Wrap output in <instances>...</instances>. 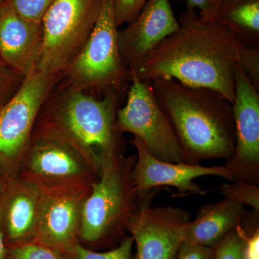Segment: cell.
<instances>
[{
    "label": "cell",
    "instance_id": "6da1fadb",
    "mask_svg": "<svg viewBox=\"0 0 259 259\" xmlns=\"http://www.w3.org/2000/svg\"><path fill=\"white\" fill-rule=\"evenodd\" d=\"M178 21V30L129 70L130 81L170 78L214 90L233 103L235 71L243 44L222 24L204 20L196 10L186 9Z\"/></svg>",
    "mask_w": 259,
    "mask_h": 259
},
{
    "label": "cell",
    "instance_id": "7a4b0ae2",
    "mask_svg": "<svg viewBox=\"0 0 259 259\" xmlns=\"http://www.w3.org/2000/svg\"><path fill=\"white\" fill-rule=\"evenodd\" d=\"M125 97L116 93L95 96L58 80L44 102L32 135L72 148L100 175L107 160L122 153L117 112Z\"/></svg>",
    "mask_w": 259,
    "mask_h": 259
},
{
    "label": "cell",
    "instance_id": "3957f363",
    "mask_svg": "<svg viewBox=\"0 0 259 259\" xmlns=\"http://www.w3.org/2000/svg\"><path fill=\"white\" fill-rule=\"evenodd\" d=\"M151 82L180 143L182 163L229 159L235 146L231 102L214 90L187 86L170 78Z\"/></svg>",
    "mask_w": 259,
    "mask_h": 259
},
{
    "label": "cell",
    "instance_id": "277c9868",
    "mask_svg": "<svg viewBox=\"0 0 259 259\" xmlns=\"http://www.w3.org/2000/svg\"><path fill=\"white\" fill-rule=\"evenodd\" d=\"M136 156L117 153L104 163L100 178L83 202L79 238L90 243L110 241L128 231L130 223L147 194L135 187Z\"/></svg>",
    "mask_w": 259,
    "mask_h": 259
},
{
    "label": "cell",
    "instance_id": "5b68a950",
    "mask_svg": "<svg viewBox=\"0 0 259 259\" xmlns=\"http://www.w3.org/2000/svg\"><path fill=\"white\" fill-rule=\"evenodd\" d=\"M118 28L113 0H103L91 35L79 55L61 73L59 82L97 97L112 93L126 95L129 74L121 57Z\"/></svg>",
    "mask_w": 259,
    "mask_h": 259
},
{
    "label": "cell",
    "instance_id": "8992f818",
    "mask_svg": "<svg viewBox=\"0 0 259 259\" xmlns=\"http://www.w3.org/2000/svg\"><path fill=\"white\" fill-rule=\"evenodd\" d=\"M59 77L35 69L0 108V178L18 176L37 115Z\"/></svg>",
    "mask_w": 259,
    "mask_h": 259
},
{
    "label": "cell",
    "instance_id": "52a82bcc",
    "mask_svg": "<svg viewBox=\"0 0 259 259\" xmlns=\"http://www.w3.org/2000/svg\"><path fill=\"white\" fill-rule=\"evenodd\" d=\"M103 0H54L41 21L37 69L60 74L76 57L95 28Z\"/></svg>",
    "mask_w": 259,
    "mask_h": 259
},
{
    "label": "cell",
    "instance_id": "ba28073f",
    "mask_svg": "<svg viewBox=\"0 0 259 259\" xmlns=\"http://www.w3.org/2000/svg\"><path fill=\"white\" fill-rule=\"evenodd\" d=\"M117 125L121 134L139 138L158 159L182 163L180 143L155 98L151 81L131 79L125 104L117 110Z\"/></svg>",
    "mask_w": 259,
    "mask_h": 259
},
{
    "label": "cell",
    "instance_id": "9c48e42d",
    "mask_svg": "<svg viewBox=\"0 0 259 259\" xmlns=\"http://www.w3.org/2000/svg\"><path fill=\"white\" fill-rule=\"evenodd\" d=\"M18 176L39 187L92 186L98 172L60 141L32 135Z\"/></svg>",
    "mask_w": 259,
    "mask_h": 259
},
{
    "label": "cell",
    "instance_id": "30bf717a",
    "mask_svg": "<svg viewBox=\"0 0 259 259\" xmlns=\"http://www.w3.org/2000/svg\"><path fill=\"white\" fill-rule=\"evenodd\" d=\"M157 190L150 192L130 223L128 231L136 245L135 259H176L185 241L190 214L180 207H152Z\"/></svg>",
    "mask_w": 259,
    "mask_h": 259
},
{
    "label": "cell",
    "instance_id": "8fae6325",
    "mask_svg": "<svg viewBox=\"0 0 259 259\" xmlns=\"http://www.w3.org/2000/svg\"><path fill=\"white\" fill-rule=\"evenodd\" d=\"M40 205L33 241L61 255L79 243L83 202L92 190L90 185L39 187Z\"/></svg>",
    "mask_w": 259,
    "mask_h": 259
},
{
    "label": "cell",
    "instance_id": "7c38bea8",
    "mask_svg": "<svg viewBox=\"0 0 259 259\" xmlns=\"http://www.w3.org/2000/svg\"><path fill=\"white\" fill-rule=\"evenodd\" d=\"M235 146L226 166L233 181L259 185V92L240 64L235 71V97L232 103Z\"/></svg>",
    "mask_w": 259,
    "mask_h": 259
},
{
    "label": "cell",
    "instance_id": "4fadbf2b",
    "mask_svg": "<svg viewBox=\"0 0 259 259\" xmlns=\"http://www.w3.org/2000/svg\"><path fill=\"white\" fill-rule=\"evenodd\" d=\"M131 144L137 151L133 178L140 194L161 187H172L181 196L204 195L205 191L194 182L198 177H220L233 182L231 174L225 166H204L163 161L153 156L139 138L134 136Z\"/></svg>",
    "mask_w": 259,
    "mask_h": 259
},
{
    "label": "cell",
    "instance_id": "5bb4252c",
    "mask_svg": "<svg viewBox=\"0 0 259 259\" xmlns=\"http://www.w3.org/2000/svg\"><path fill=\"white\" fill-rule=\"evenodd\" d=\"M180 27L170 0H148L139 15L118 31L122 62L134 69Z\"/></svg>",
    "mask_w": 259,
    "mask_h": 259
},
{
    "label": "cell",
    "instance_id": "9a60e30c",
    "mask_svg": "<svg viewBox=\"0 0 259 259\" xmlns=\"http://www.w3.org/2000/svg\"><path fill=\"white\" fill-rule=\"evenodd\" d=\"M41 47V25L25 20L3 5L0 8V59L25 78L37 69Z\"/></svg>",
    "mask_w": 259,
    "mask_h": 259
},
{
    "label": "cell",
    "instance_id": "2e32d148",
    "mask_svg": "<svg viewBox=\"0 0 259 259\" xmlns=\"http://www.w3.org/2000/svg\"><path fill=\"white\" fill-rule=\"evenodd\" d=\"M0 197L2 228L7 246L33 241L40 205L38 186L18 176L7 182Z\"/></svg>",
    "mask_w": 259,
    "mask_h": 259
},
{
    "label": "cell",
    "instance_id": "e0dca14e",
    "mask_svg": "<svg viewBox=\"0 0 259 259\" xmlns=\"http://www.w3.org/2000/svg\"><path fill=\"white\" fill-rule=\"evenodd\" d=\"M245 206L232 199L204 204L191 221L185 241L216 247L246 217Z\"/></svg>",
    "mask_w": 259,
    "mask_h": 259
},
{
    "label": "cell",
    "instance_id": "ac0fdd59",
    "mask_svg": "<svg viewBox=\"0 0 259 259\" xmlns=\"http://www.w3.org/2000/svg\"><path fill=\"white\" fill-rule=\"evenodd\" d=\"M215 20L245 47L259 48V0H221Z\"/></svg>",
    "mask_w": 259,
    "mask_h": 259
},
{
    "label": "cell",
    "instance_id": "d6986e66",
    "mask_svg": "<svg viewBox=\"0 0 259 259\" xmlns=\"http://www.w3.org/2000/svg\"><path fill=\"white\" fill-rule=\"evenodd\" d=\"M134 245L132 236L124 238L115 248L105 252L94 251L77 243L62 256L64 259H135L133 254Z\"/></svg>",
    "mask_w": 259,
    "mask_h": 259
},
{
    "label": "cell",
    "instance_id": "ffe728a7",
    "mask_svg": "<svg viewBox=\"0 0 259 259\" xmlns=\"http://www.w3.org/2000/svg\"><path fill=\"white\" fill-rule=\"evenodd\" d=\"M231 182L219 187L220 193L225 198L232 199L243 206H249L259 213V185L238 181Z\"/></svg>",
    "mask_w": 259,
    "mask_h": 259
},
{
    "label": "cell",
    "instance_id": "44dd1931",
    "mask_svg": "<svg viewBox=\"0 0 259 259\" xmlns=\"http://www.w3.org/2000/svg\"><path fill=\"white\" fill-rule=\"evenodd\" d=\"M7 247L8 259H64L59 252L35 241Z\"/></svg>",
    "mask_w": 259,
    "mask_h": 259
},
{
    "label": "cell",
    "instance_id": "7402d4cb",
    "mask_svg": "<svg viewBox=\"0 0 259 259\" xmlns=\"http://www.w3.org/2000/svg\"><path fill=\"white\" fill-rule=\"evenodd\" d=\"M19 15L31 22L40 25L42 18L54 0H4Z\"/></svg>",
    "mask_w": 259,
    "mask_h": 259
},
{
    "label": "cell",
    "instance_id": "603a6c76",
    "mask_svg": "<svg viewBox=\"0 0 259 259\" xmlns=\"http://www.w3.org/2000/svg\"><path fill=\"white\" fill-rule=\"evenodd\" d=\"M245 240V231L241 225L215 247L214 259H243Z\"/></svg>",
    "mask_w": 259,
    "mask_h": 259
},
{
    "label": "cell",
    "instance_id": "cb8c5ba5",
    "mask_svg": "<svg viewBox=\"0 0 259 259\" xmlns=\"http://www.w3.org/2000/svg\"><path fill=\"white\" fill-rule=\"evenodd\" d=\"M24 79L0 59V108L14 95Z\"/></svg>",
    "mask_w": 259,
    "mask_h": 259
},
{
    "label": "cell",
    "instance_id": "d4e9b609",
    "mask_svg": "<svg viewBox=\"0 0 259 259\" xmlns=\"http://www.w3.org/2000/svg\"><path fill=\"white\" fill-rule=\"evenodd\" d=\"M239 64L253 88L259 92V48L243 45L240 53Z\"/></svg>",
    "mask_w": 259,
    "mask_h": 259
},
{
    "label": "cell",
    "instance_id": "484cf974",
    "mask_svg": "<svg viewBox=\"0 0 259 259\" xmlns=\"http://www.w3.org/2000/svg\"><path fill=\"white\" fill-rule=\"evenodd\" d=\"M148 0H113V12L117 26L131 23Z\"/></svg>",
    "mask_w": 259,
    "mask_h": 259
},
{
    "label": "cell",
    "instance_id": "4316f807",
    "mask_svg": "<svg viewBox=\"0 0 259 259\" xmlns=\"http://www.w3.org/2000/svg\"><path fill=\"white\" fill-rule=\"evenodd\" d=\"M215 247L184 241L180 245L176 259H214Z\"/></svg>",
    "mask_w": 259,
    "mask_h": 259
},
{
    "label": "cell",
    "instance_id": "83f0119b",
    "mask_svg": "<svg viewBox=\"0 0 259 259\" xmlns=\"http://www.w3.org/2000/svg\"><path fill=\"white\" fill-rule=\"evenodd\" d=\"M221 0H187V9L194 10L204 20H216V13Z\"/></svg>",
    "mask_w": 259,
    "mask_h": 259
},
{
    "label": "cell",
    "instance_id": "f1b7e54d",
    "mask_svg": "<svg viewBox=\"0 0 259 259\" xmlns=\"http://www.w3.org/2000/svg\"><path fill=\"white\" fill-rule=\"evenodd\" d=\"M259 231L258 226L250 236L245 233L243 259H259L258 254Z\"/></svg>",
    "mask_w": 259,
    "mask_h": 259
},
{
    "label": "cell",
    "instance_id": "f546056e",
    "mask_svg": "<svg viewBox=\"0 0 259 259\" xmlns=\"http://www.w3.org/2000/svg\"><path fill=\"white\" fill-rule=\"evenodd\" d=\"M2 199L0 197V259H8V247L5 243L1 222Z\"/></svg>",
    "mask_w": 259,
    "mask_h": 259
},
{
    "label": "cell",
    "instance_id": "4dcf8cb0",
    "mask_svg": "<svg viewBox=\"0 0 259 259\" xmlns=\"http://www.w3.org/2000/svg\"><path fill=\"white\" fill-rule=\"evenodd\" d=\"M7 182H8V181L0 178V191H1L2 190H3V188H4L5 185H6Z\"/></svg>",
    "mask_w": 259,
    "mask_h": 259
},
{
    "label": "cell",
    "instance_id": "1f68e13d",
    "mask_svg": "<svg viewBox=\"0 0 259 259\" xmlns=\"http://www.w3.org/2000/svg\"><path fill=\"white\" fill-rule=\"evenodd\" d=\"M4 0H0V8H1V7L4 5Z\"/></svg>",
    "mask_w": 259,
    "mask_h": 259
}]
</instances>
